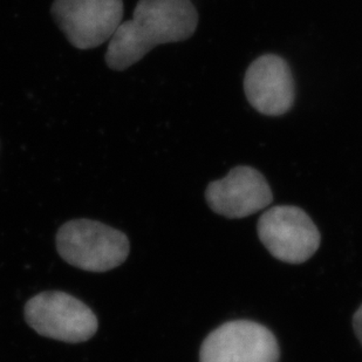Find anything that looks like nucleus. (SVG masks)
Returning a JSON list of instances; mask_svg holds the SVG:
<instances>
[{
  "label": "nucleus",
  "instance_id": "1",
  "mask_svg": "<svg viewBox=\"0 0 362 362\" xmlns=\"http://www.w3.org/2000/svg\"><path fill=\"white\" fill-rule=\"evenodd\" d=\"M197 24L199 14L190 0H140L133 18L121 23L110 39L107 66L126 71L158 45L190 38Z\"/></svg>",
  "mask_w": 362,
  "mask_h": 362
},
{
  "label": "nucleus",
  "instance_id": "2",
  "mask_svg": "<svg viewBox=\"0 0 362 362\" xmlns=\"http://www.w3.org/2000/svg\"><path fill=\"white\" fill-rule=\"evenodd\" d=\"M57 249L69 265L88 272H107L129 256L128 237L119 230L92 219L65 223L57 233Z\"/></svg>",
  "mask_w": 362,
  "mask_h": 362
},
{
  "label": "nucleus",
  "instance_id": "3",
  "mask_svg": "<svg viewBox=\"0 0 362 362\" xmlns=\"http://www.w3.org/2000/svg\"><path fill=\"white\" fill-rule=\"evenodd\" d=\"M25 320L38 334L67 344L93 338L99 322L78 298L62 291L41 292L25 305Z\"/></svg>",
  "mask_w": 362,
  "mask_h": 362
},
{
  "label": "nucleus",
  "instance_id": "4",
  "mask_svg": "<svg viewBox=\"0 0 362 362\" xmlns=\"http://www.w3.org/2000/svg\"><path fill=\"white\" fill-rule=\"evenodd\" d=\"M257 231L267 251L287 264L305 263L318 251L322 242L311 217L292 205H279L264 212Z\"/></svg>",
  "mask_w": 362,
  "mask_h": 362
},
{
  "label": "nucleus",
  "instance_id": "5",
  "mask_svg": "<svg viewBox=\"0 0 362 362\" xmlns=\"http://www.w3.org/2000/svg\"><path fill=\"white\" fill-rule=\"evenodd\" d=\"M52 17L69 44L99 47L113 37L123 17L122 0H54Z\"/></svg>",
  "mask_w": 362,
  "mask_h": 362
},
{
  "label": "nucleus",
  "instance_id": "6",
  "mask_svg": "<svg viewBox=\"0 0 362 362\" xmlns=\"http://www.w3.org/2000/svg\"><path fill=\"white\" fill-rule=\"evenodd\" d=\"M281 349L274 333L251 320L221 325L204 339L199 362H279Z\"/></svg>",
  "mask_w": 362,
  "mask_h": 362
},
{
  "label": "nucleus",
  "instance_id": "7",
  "mask_svg": "<svg viewBox=\"0 0 362 362\" xmlns=\"http://www.w3.org/2000/svg\"><path fill=\"white\" fill-rule=\"evenodd\" d=\"M205 199L212 211L230 219L245 218L274 201L270 185L255 168L240 165L226 177L211 182Z\"/></svg>",
  "mask_w": 362,
  "mask_h": 362
},
{
  "label": "nucleus",
  "instance_id": "8",
  "mask_svg": "<svg viewBox=\"0 0 362 362\" xmlns=\"http://www.w3.org/2000/svg\"><path fill=\"white\" fill-rule=\"evenodd\" d=\"M250 105L264 115L287 113L294 103V80L287 62L277 55L260 57L250 65L244 78Z\"/></svg>",
  "mask_w": 362,
  "mask_h": 362
},
{
  "label": "nucleus",
  "instance_id": "9",
  "mask_svg": "<svg viewBox=\"0 0 362 362\" xmlns=\"http://www.w3.org/2000/svg\"><path fill=\"white\" fill-rule=\"evenodd\" d=\"M353 327H354L356 337H358L362 345V305L358 308V311L356 312V315L353 317Z\"/></svg>",
  "mask_w": 362,
  "mask_h": 362
}]
</instances>
